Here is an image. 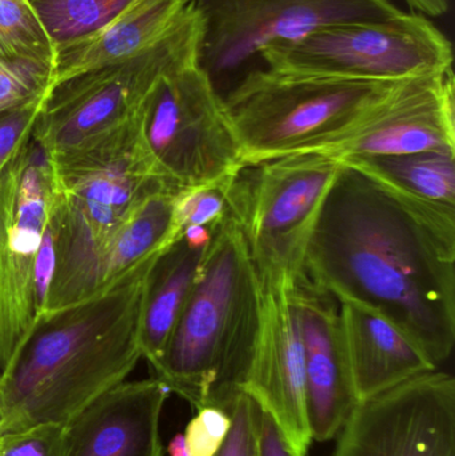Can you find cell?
I'll return each instance as SVG.
<instances>
[{"instance_id": "cell-1", "label": "cell", "mask_w": 455, "mask_h": 456, "mask_svg": "<svg viewBox=\"0 0 455 456\" xmlns=\"http://www.w3.org/2000/svg\"><path fill=\"white\" fill-rule=\"evenodd\" d=\"M302 275L368 305L440 369L455 345V210L406 200L341 163L307 241Z\"/></svg>"}, {"instance_id": "cell-2", "label": "cell", "mask_w": 455, "mask_h": 456, "mask_svg": "<svg viewBox=\"0 0 455 456\" xmlns=\"http://www.w3.org/2000/svg\"><path fill=\"white\" fill-rule=\"evenodd\" d=\"M165 251L110 289L37 322L0 378V434L45 423L69 425L95 399L123 383L142 358L150 273Z\"/></svg>"}, {"instance_id": "cell-3", "label": "cell", "mask_w": 455, "mask_h": 456, "mask_svg": "<svg viewBox=\"0 0 455 456\" xmlns=\"http://www.w3.org/2000/svg\"><path fill=\"white\" fill-rule=\"evenodd\" d=\"M262 284L232 216L213 228L186 305L155 378L194 409L230 412L253 361Z\"/></svg>"}, {"instance_id": "cell-4", "label": "cell", "mask_w": 455, "mask_h": 456, "mask_svg": "<svg viewBox=\"0 0 455 456\" xmlns=\"http://www.w3.org/2000/svg\"><path fill=\"white\" fill-rule=\"evenodd\" d=\"M400 82V80H398ZM397 82L248 69L223 103L246 163L323 152L338 143Z\"/></svg>"}, {"instance_id": "cell-5", "label": "cell", "mask_w": 455, "mask_h": 456, "mask_svg": "<svg viewBox=\"0 0 455 456\" xmlns=\"http://www.w3.org/2000/svg\"><path fill=\"white\" fill-rule=\"evenodd\" d=\"M202 39V19L190 4L183 21L147 53L53 86L32 141L53 159L122 127L141 114L163 77L200 63Z\"/></svg>"}, {"instance_id": "cell-6", "label": "cell", "mask_w": 455, "mask_h": 456, "mask_svg": "<svg viewBox=\"0 0 455 456\" xmlns=\"http://www.w3.org/2000/svg\"><path fill=\"white\" fill-rule=\"evenodd\" d=\"M341 162L323 152L246 163L230 187L234 219L262 287L301 273L307 241Z\"/></svg>"}, {"instance_id": "cell-7", "label": "cell", "mask_w": 455, "mask_h": 456, "mask_svg": "<svg viewBox=\"0 0 455 456\" xmlns=\"http://www.w3.org/2000/svg\"><path fill=\"white\" fill-rule=\"evenodd\" d=\"M267 69L314 77L398 82L453 69L449 37L422 13L323 27L259 53Z\"/></svg>"}, {"instance_id": "cell-8", "label": "cell", "mask_w": 455, "mask_h": 456, "mask_svg": "<svg viewBox=\"0 0 455 456\" xmlns=\"http://www.w3.org/2000/svg\"><path fill=\"white\" fill-rule=\"evenodd\" d=\"M143 138L159 173L181 190L223 181L246 165L223 99L200 63L160 80L144 110Z\"/></svg>"}, {"instance_id": "cell-9", "label": "cell", "mask_w": 455, "mask_h": 456, "mask_svg": "<svg viewBox=\"0 0 455 456\" xmlns=\"http://www.w3.org/2000/svg\"><path fill=\"white\" fill-rule=\"evenodd\" d=\"M202 19L200 66L221 83L264 48L293 42L323 27L384 20L403 12L393 0H186Z\"/></svg>"}, {"instance_id": "cell-10", "label": "cell", "mask_w": 455, "mask_h": 456, "mask_svg": "<svg viewBox=\"0 0 455 456\" xmlns=\"http://www.w3.org/2000/svg\"><path fill=\"white\" fill-rule=\"evenodd\" d=\"M53 200L50 163L31 141L0 178V378L39 322L35 263Z\"/></svg>"}, {"instance_id": "cell-11", "label": "cell", "mask_w": 455, "mask_h": 456, "mask_svg": "<svg viewBox=\"0 0 455 456\" xmlns=\"http://www.w3.org/2000/svg\"><path fill=\"white\" fill-rule=\"evenodd\" d=\"M331 456H455V380L433 370L358 402Z\"/></svg>"}, {"instance_id": "cell-12", "label": "cell", "mask_w": 455, "mask_h": 456, "mask_svg": "<svg viewBox=\"0 0 455 456\" xmlns=\"http://www.w3.org/2000/svg\"><path fill=\"white\" fill-rule=\"evenodd\" d=\"M453 69L395 83L338 143L337 160L455 151Z\"/></svg>"}, {"instance_id": "cell-13", "label": "cell", "mask_w": 455, "mask_h": 456, "mask_svg": "<svg viewBox=\"0 0 455 456\" xmlns=\"http://www.w3.org/2000/svg\"><path fill=\"white\" fill-rule=\"evenodd\" d=\"M294 279L262 287L261 324L242 391L274 419L294 454L307 456L313 436Z\"/></svg>"}, {"instance_id": "cell-14", "label": "cell", "mask_w": 455, "mask_h": 456, "mask_svg": "<svg viewBox=\"0 0 455 456\" xmlns=\"http://www.w3.org/2000/svg\"><path fill=\"white\" fill-rule=\"evenodd\" d=\"M301 327L313 439L336 438L357 404L339 327V305L302 273L291 286Z\"/></svg>"}, {"instance_id": "cell-15", "label": "cell", "mask_w": 455, "mask_h": 456, "mask_svg": "<svg viewBox=\"0 0 455 456\" xmlns=\"http://www.w3.org/2000/svg\"><path fill=\"white\" fill-rule=\"evenodd\" d=\"M170 394L155 377L115 386L67 425L66 456H163L160 418Z\"/></svg>"}, {"instance_id": "cell-16", "label": "cell", "mask_w": 455, "mask_h": 456, "mask_svg": "<svg viewBox=\"0 0 455 456\" xmlns=\"http://www.w3.org/2000/svg\"><path fill=\"white\" fill-rule=\"evenodd\" d=\"M339 327L358 402L437 370L389 318L355 302H338Z\"/></svg>"}, {"instance_id": "cell-17", "label": "cell", "mask_w": 455, "mask_h": 456, "mask_svg": "<svg viewBox=\"0 0 455 456\" xmlns=\"http://www.w3.org/2000/svg\"><path fill=\"white\" fill-rule=\"evenodd\" d=\"M189 11L186 0H136L98 31L56 47L53 87L147 53L174 31Z\"/></svg>"}, {"instance_id": "cell-18", "label": "cell", "mask_w": 455, "mask_h": 456, "mask_svg": "<svg viewBox=\"0 0 455 456\" xmlns=\"http://www.w3.org/2000/svg\"><path fill=\"white\" fill-rule=\"evenodd\" d=\"M213 230L186 228L150 273L141 327L142 358L157 366L186 305Z\"/></svg>"}, {"instance_id": "cell-19", "label": "cell", "mask_w": 455, "mask_h": 456, "mask_svg": "<svg viewBox=\"0 0 455 456\" xmlns=\"http://www.w3.org/2000/svg\"><path fill=\"white\" fill-rule=\"evenodd\" d=\"M341 163L406 200L455 210V151L353 158Z\"/></svg>"}, {"instance_id": "cell-20", "label": "cell", "mask_w": 455, "mask_h": 456, "mask_svg": "<svg viewBox=\"0 0 455 456\" xmlns=\"http://www.w3.org/2000/svg\"><path fill=\"white\" fill-rule=\"evenodd\" d=\"M179 192L152 195L118 230L102 260V291L179 238L174 213Z\"/></svg>"}, {"instance_id": "cell-21", "label": "cell", "mask_w": 455, "mask_h": 456, "mask_svg": "<svg viewBox=\"0 0 455 456\" xmlns=\"http://www.w3.org/2000/svg\"><path fill=\"white\" fill-rule=\"evenodd\" d=\"M136 0H28L55 48L98 31Z\"/></svg>"}, {"instance_id": "cell-22", "label": "cell", "mask_w": 455, "mask_h": 456, "mask_svg": "<svg viewBox=\"0 0 455 456\" xmlns=\"http://www.w3.org/2000/svg\"><path fill=\"white\" fill-rule=\"evenodd\" d=\"M0 53L53 67L56 48L28 0H0Z\"/></svg>"}, {"instance_id": "cell-23", "label": "cell", "mask_w": 455, "mask_h": 456, "mask_svg": "<svg viewBox=\"0 0 455 456\" xmlns=\"http://www.w3.org/2000/svg\"><path fill=\"white\" fill-rule=\"evenodd\" d=\"M234 176L215 183L190 187L176 195L174 213L179 232L194 227L213 230L227 218L230 214V187Z\"/></svg>"}, {"instance_id": "cell-24", "label": "cell", "mask_w": 455, "mask_h": 456, "mask_svg": "<svg viewBox=\"0 0 455 456\" xmlns=\"http://www.w3.org/2000/svg\"><path fill=\"white\" fill-rule=\"evenodd\" d=\"M53 67L0 53V112L48 95Z\"/></svg>"}, {"instance_id": "cell-25", "label": "cell", "mask_w": 455, "mask_h": 456, "mask_svg": "<svg viewBox=\"0 0 455 456\" xmlns=\"http://www.w3.org/2000/svg\"><path fill=\"white\" fill-rule=\"evenodd\" d=\"M45 98L47 95L0 112V178L10 163L31 143Z\"/></svg>"}, {"instance_id": "cell-26", "label": "cell", "mask_w": 455, "mask_h": 456, "mask_svg": "<svg viewBox=\"0 0 455 456\" xmlns=\"http://www.w3.org/2000/svg\"><path fill=\"white\" fill-rule=\"evenodd\" d=\"M67 425L45 423L0 434V456H66Z\"/></svg>"}, {"instance_id": "cell-27", "label": "cell", "mask_w": 455, "mask_h": 456, "mask_svg": "<svg viewBox=\"0 0 455 456\" xmlns=\"http://www.w3.org/2000/svg\"><path fill=\"white\" fill-rule=\"evenodd\" d=\"M232 426L215 456H258L261 409L246 393H240L230 410Z\"/></svg>"}, {"instance_id": "cell-28", "label": "cell", "mask_w": 455, "mask_h": 456, "mask_svg": "<svg viewBox=\"0 0 455 456\" xmlns=\"http://www.w3.org/2000/svg\"><path fill=\"white\" fill-rule=\"evenodd\" d=\"M232 426L229 412L218 407H203L187 425L184 442L190 456H215L226 441Z\"/></svg>"}, {"instance_id": "cell-29", "label": "cell", "mask_w": 455, "mask_h": 456, "mask_svg": "<svg viewBox=\"0 0 455 456\" xmlns=\"http://www.w3.org/2000/svg\"><path fill=\"white\" fill-rule=\"evenodd\" d=\"M53 270H55V249H53V230L48 221L43 233L42 246L37 254V263H35V292H37V308H39V321L47 302Z\"/></svg>"}, {"instance_id": "cell-30", "label": "cell", "mask_w": 455, "mask_h": 456, "mask_svg": "<svg viewBox=\"0 0 455 456\" xmlns=\"http://www.w3.org/2000/svg\"><path fill=\"white\" fill-rule=\"evenodd\" d=\"M258 456H297L280 433L277 423L262 410L259 418Z\"/></svg>"}, {"instance_id": "cell-31", "label": "cell", "mask_w": 455, "mask_h": 456, "mask_svg": "<svg viewBox=\"0 0 455 456\" xmlns=\"http://www.w3.org/2000/svg\"><path fill=\"white\" fill-rule=\"evenodd\" d=\"M414 12L427 18H440L449 11V0H405Z\"/></svg>"}, {"instance_id": "cell-32", "label": "cell", "mask_w": 455, "mask_h": 456, "mask_svg": "<svg viewBox=\"0 0 455 456\" xmlns=\"http://www.w3.org/2000/svg\"><path fill=\"white\" fill-rule=\"evenodd\" d=\"M167 452L170 456H190L183 434H176L171 439L170 444H168Z\"/></svg>"}]
</instances>
